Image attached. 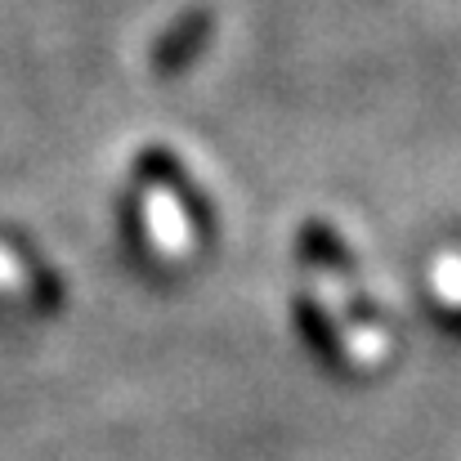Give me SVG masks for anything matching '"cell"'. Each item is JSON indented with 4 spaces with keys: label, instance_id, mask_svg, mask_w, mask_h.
Here are the masks:
<instances>
[{
    "label": "cell",
    "instance_id": "6da1fadb",
    "mask_svg": "<svg viewBox=\"0 0 461 461\" xmlns=\"http://www.w3.org/2000/svg\"><path fill=\"white\" fill-rule=\"evenodd\" d=\"M140 211H144V233H149V242H153L166 260L188 256V247H193V220H188V206L179 202V193H175L170 184H149Z\"/></svg>",
    "mask_w": 461,
    "mask_h": 461
}]
</instances>
